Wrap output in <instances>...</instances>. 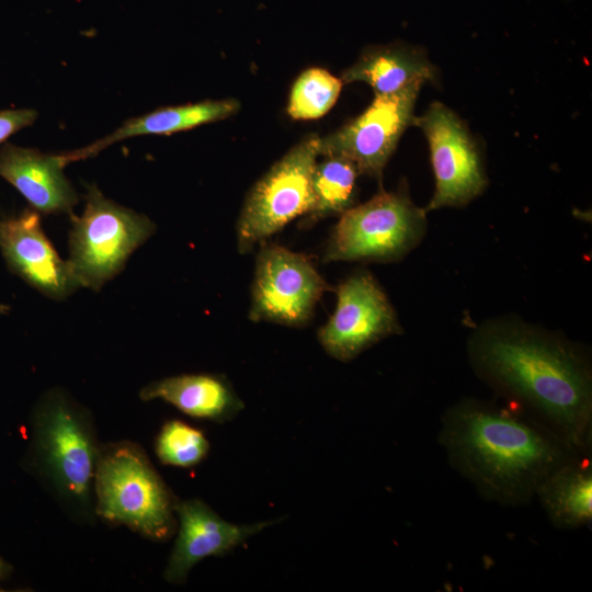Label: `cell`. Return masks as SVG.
I'll list each match as a JSON object with an SVG mask.
<instances>
[{
	"mask_svg": "<svg viewBox=\"0 0 592 592\" xmlns=\"http://www.w3.org/2000/svg\"><path fill=\"white\" fill-rule=\"evenodd\" d=\"M342 80L321 68H309L294 82L287 106L294 119H317L335 103Z\"/></svg>",
	"mask_w": 592,
	"mask_h": 592,
	"instance_id": "cell-20",
	"label": "cell"
},
{
	"mask_svg": "<svg viewBox=\"0 0 592 592\" xmlns=\"http://www.w3.org/2000/svg\"><path fill=\"white\" fill-rule=\"evenodd\" d=\"M402 332L396 311L378 282L367 272L343 281L337 306L318 340L333 358L350 362L378 341Z\"/></svg>",
	"mask_w": 592,
	"mask_h": 592,
	"instance_id": "cell-11",
	"label": "cell"
},
{
	"mask_svg": "<svg viewBox=\"0 0 592 592\" xmlns=\"http://www.w3.org/2000/svg\"><path fill=\"white\" fill-rule=\"evenodd\" d=\"M174 510L178 534L163 572L173 584L185 583L191 569L204 558L225 556L274 523L232 524L200 499L178 500Z\"/></svg>",
	"mask_w": 592,
	"mask_h": 592,
	"instance_id": "cell-13",
	"label": "cell"
},
{
	"mask_svg": "<svg viewBox=\"0 0 592 592\" xmlns=\"http://www.w3.org/2000/svg\"><path fill=\"white\" fill-rule=\"evenodd\" d=\"M590 456L591 452L573 455L555 468L537 489L535 498L555 527L580 528L592 520Z\"/></svg>",
	"mask_w": 592,
	"mask_h": 592,
	"instance_id": "cell-17",
	"label": "cell"
},
{
	"mask_svg": "<svg viewBox=\"0 0 592 592\" xmlns=\"http://www.w3.org/2000/svg\"><path fill=\"white\" fill-rule=\"evenodd\" d=\"M102 444L91 411L66 390L44 392L30 418L25 466L72 522H96L94 477Z\"/></svg>",
	"mask_w": 592,
	"mask_h": 592,
	"instance_id": "cell-3",
	"label": "cell"
},
{
	"mask_svg": "<svg viewBox=\"0 0 592 592\" xmlns=\"http://www.w3.org/2000/svg\"><path fill=\"white\" fill-rule=\"evenodd\" d=\"M11 567L0 557V583L9 576ZM0 587V591H1Z\"/></svg>",
	"mask_w": 592,
	"mask_h": 592,
	"instance_id": "cell-23",
	"label": "cell"
},
{
	"mask_svg": "<svg viewBox=\"0 0 592 592\" xmlns=\"http://www.w3.org/2000/svg\"><path fill=\"white\" fill-rule=\"evenodd\" d=\"M67 163L65 153L48 155L12 144L0 149V177L43 214L68 213L78 203V195L64 174Z\"/></svg>",
	"mask_w": 592,
	"mask_h": 592,
	"instance_id": "cell-14",
	"label": "cell"
},
{
	"mask_svg": "<svg viewBox=\"0 0 592 592\" xmlns=\"http://www.w3.org/2000/svg\"><path fill=\"white\" fill-rule=\"evenodd\" d=\"M434 68L421 50L405 46L368 48L350 68L343 71L342 82H365L375 96L391 95L414 82L425 83L434 78Z\"/></svg>",
	"mask_w": 592,
	"mask_h": 592,
	"instance_id": "cell-18",
	"label": "cell"
},
{
	"mask_svg": "<svg viewBox=\"0 0 592 592\" xmlns=\"http://www.w3.org/2000/svg\"><path fill=\"white\" fill-rule=\"evenodd\" d=\"M178 500L139 444L127 440L102 444L94 477L98 519L166 542L178 527Z\"/></svg>",
	"mask_w": 592,
	"mask_h": 592,
	"instance_id": "cell-4",
	"label": "cell"
},
{
	"mask_svg": "<svg viewBox=\"0 0 592 592\" xmlns=\"http://www.w3.org/2000/svg\"><path fill=\"white\" fill-rule=\"evenodd\" d=\"M0 250L12 273L53 299H64L80 284L45 235L41 216L25 209L0 219Z\"/></svg>",
	"mask_w": 592,
	"mask_h": 592,
	"instance_id": "cell-12",
	"label": "cell"
},
{
	"mask_svg": "<svg viewBox=\"0 0 592 592\" xmlns=\"http://www.w3.org/2000/svg\"><path fill=\"white\" fill-rule=\"evenodd\" d=\"M330 286L301 253L264 244L255 260L250 320L304 327Z\"/></svg>",
	"mask_w": 592,
	"mask_h": 592,
	"instance_id": "cell-8",
	"label": "cell"
},
{
	"mask_svg": "<svg viewBox=\"0 0 592 592\" xmlns=\"http://www.w3.org/2000/svg\"><path fill=\"white\" fill-rule=\"evenodd\" d=\"M240 107L237 100H206L155 110L127 119L121 127L93 144L67 153L70 162L96 155L104 148L126 138L141 135H164L226 119Z\"/></svg>",
	"mask_w": 592,
	"mask_h": 592,
	"instance_id": "cell-16",
	"label": "cell"
},
{
	"mask_svg": "<svg viewBox=\"0 0 592 592\" xmlns=\"http://www.w3.org/2000/svg\"><path fill=\"white\" fill-rule=\"evenodd\" d=\"M439 443L481 497L505 506L528 504L542 481L580 453L508 406L473 398L444 412Z\"/></svg>",
	"mask_w": 592,
	"mask_h": 592,
	"instance_id": "cell-2",
	"label": "cell"
},
{
	"mask_svg": "<svg viewBox=\"0 0 592 592\" xmlns=\"http://www.w3.org/2000/svg\"><path fill=\"white\" fill-rule=\"evenodd\" d=\"M423 84L414 82L398 93L375 96L356 118L320 137L319 155L348 158L360 173L382 179L401 135L415 122L414 105Z\"/></svg>",
	"mask_w": 592,
	"mask_h": 592,
	"instance_id": "cell-9",
	"label": "cell"
},
{
	"mask_svg": "<svg viewBox=\"0 0 592 592\" xmlns=\"http://www.w3.org/2000/svg\"><path fill=\"white\" fill-rule=\"evenodd\" d=\"M475 374L521 413L573 451L591 452L592 371L587 353L550 331L497 319L470 335Z\"/></svg>",
	"mask_w": 592,
	"mask_h": 592,
	"instance_id": "cell-1",
	"label": "cell"
},
{
	"mask_svg": "<svg viewBox=\"0 0 592 592\" xmlns=\"http://www.w3.org/2000/svg\"><path fill=\"white\" fill-rule=\"evenodd\" d=\"M37 118L33 109H9L0 111V145L16 132L32 125Z\"/></svg>",
	"mask_w": 592,
	"mask_h": 592,
	"instance_id": "cell-22",
	"label": "cell"
},
{
	"mask_svg": "<svg viewBox=\"0 0 592 592\" xmlns=\"http://www.w3.org/2000/svg\"><path fill=\"white\" fill-rule=\"evenodd\" d=\"M317 161L312 173V206L301 227L334 215H342L353 207L356 194V166L341 156H322Z\"/></svg>",
	"mask_w": 592,
	"mask_h": 592,
	"instance_id": "cell-19",
	"label": "cell"
},
{
	"mask_svg": "<svg viewBox=\"0 0 592 592\" xmlns=\"http://www.w3.org/2000/svg\"><path fill=\"white\" fill-rule=\"evenodd\" d=\"M155 228L147 216L107 200L91 186L84 210L71 216L69 232L68 262L80 286L99 291L124 269Z\"/></svg>",
	"mask_w": 592,
	"mask_h": 592,
	"instance_id": "cell-5",
	"label": "cell"
},
{
	"mask_svg": "<svg viewBox=\"0 0 592 592\" xmlns=\"http://www.w3.org/2000/svg\"><path fill=\"white\" fill-rule=\"evenodd\" d=\"M209 451L204 433L180 420H170L160 429L155 453L163 465L191 468L198 465Z\"/></svg>",
	"mask_w": 592,
	"mask_h": 592,
	"instance_id": "cell-21",
	"label": "cell"
},
{
	"mask_svg": "<svg viewBox=\"0 0 592 592\" xmlns=\"http://www.w3.org/2000/svg\"><path fill=\"white\" fill-rule=\"evenodd\" d=\"M425 213L402 191H380L340 216L323 260L398 261L421 241L426 228Z\"/></svg>",
	"mask_w": 592,
	"mask_h": 592,
	"instance_id": "cell-6",
	"label": "cell"
},
{
	"mask_svg": "<svg viewBox=\"0 0 592 592\" xmlns=\"http://www.w3.org/2000/svg\"><path fill=\"white\" fill-rule=\"evenodd\" d=\"M414 125L429 143L435 177V191L425 212L446 206H463L486 187L477 147L459 117L442 103L434 102Z\"/></svg>",
	"mask_w": 592,
	"mask_h": 592,
	"instance_id": "cell-10",
	"label": "cell"
},
{
	"mask_svg": "<svg viewBox=\"0 0 592 592\" xmlns=\"http://www.w3.org/2000/svg\"><path fill=\"white\" fill-rule=\"evenodd\" d=\"M319 139L315 134L301 139L253 185L236 227L240 253L250 252L289 221L309 213Z\"/></svg>",
	"mask_w": 592,
	"mask_h": 592,
	"instance_id": "cell-7",
	"label": "cell"
},
{
	"mask_svg": "<svg viewBox=\"0 0 592 592\" xmlns=\"http://www.w3.org/2000/svg\"><path fill=\"white\" fill-rule=\"evenodd\" d=\"M143 401L161 399L183 413L213 422L232 420L244 407L226 378L183 374L151 382L139 391Z\"/></svg>",
	"mask_w": 592,
	"mask_h": 592,
	"instance_id": "cell-15",
	"label": "cell"
}]
</instances>
